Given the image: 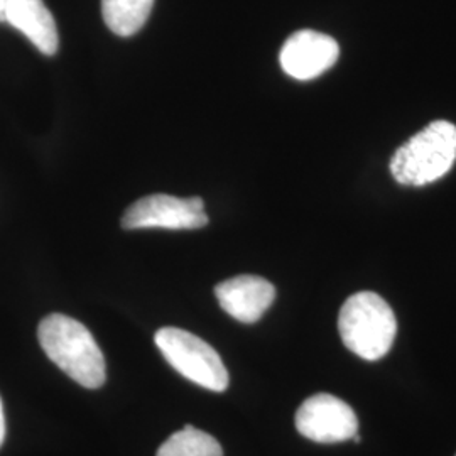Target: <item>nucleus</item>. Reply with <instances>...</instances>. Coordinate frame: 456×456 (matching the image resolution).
Segmentation results:
<instances>
[{
    "instance_id": "1",
    "label": "nucleus",
    "mask_w": 456,
    "mask_h": 456,
    "mask_svg": "<svg viewBox=\"0 0 456 456\" xmlns=\"http://www.w3.org/2000/svg\"><path fill=\"white\" fill-rule=\"evenodd\" d=\"M45 354L66 375L86 389L105 384V359L97 340L86 326L66 314H49L37 328Z\"/></svg>"
},
{
    "instance_id": "2",
    "label": "nucleus",
    "mask_w": 456,
    "mask_h": 456,
    "mask_svg": "<svg viewBox=\"0 0 456 456\" xmlns=\"http://www.w3.org/2000/svg\"><path fill=\"white\" fill-rule=\"evenodd\" d=\"M456 161V127L435 120L392 156V176L404 186H424L443 178Z\"/></svg>"
},
{
    "instance_id": "3",
    "label": "nucleus",
    "mask_w": 456,
    "mask_h": 456,
    "mask_svg": "<svg viewBox=\"0 0 456 456\" xmlns=\"http://www.w3.org/2000/svg\"><path fill=\"white\" fill-rule=\"evenodd\" d=\"M338 330L350 352L360 359L375 362L389 354L397 333V320L379 294L362 291L343 303Z\"/></svg>"
},
{
    "instance_id": "4",
    "label": "nucleus",
    "mask_w": 456,
    "mask_h": 456,
    "mask_svg": "<svg viewBox=\"0 0 456 456\" xmlns=\"http://www.w3.org/2000/svg\"><path fill=\"white\" fill-rule=\"evenodd\" d=\"M154 342L169 365L188 380L213 392L227 389V367L212 345L186 330L173 326L158 330Z\"/></svg>"
},
{
    "instance_id": "5",
    "label": "nucleus",
    "mask_w": 456,
    "mask_h": 456,
    "mask_svg": "<svg viewBox=\"0 0 456 456\" xmlns=\"http://www.w3.org/2000/svg\"><path fill=\"white\" fill-rule=\"evenodd\" d=\"M208 225L205 201L200 196L178 198L171 195H149L137 200L122 216L126 230L166 228L196 230Z\"/></svg>"
},
{
    "instance_id": "6",
    "label": "nucleus",
    "mask_w": 456,
    "mask_h": 456,
    "mask_svg": "<svg viewBox=\"0 0 456 456\" xmlns=\"http://www.w3.org/2000/svg\"><path fill=\"white\" fill-rule=\"evenodd\" d=\"M296 429L316 443H342L359 433V419L346 403L331 394H316L296 412Z\"/></svg>"
},
{
    "instance_id": "7",
    "label": "nucleus",
    "mask_w": 456,
    "mask_h": 456,
    "mask_svg": "<svg viewBox=\"0 0 456 456\" xmlns=\"http://www.w3.org/2000/svg\"><path fill=\"white\" fill-rule=\"evenodd\" d=\"M340 56L338 43L328 34L303 29L291 34L281 49L279 61L286 75L308 82L323 75Z\"/></svg>"
},
{
    "instance_id": "8",
    "label": "nucleus",
    "mask_w": 456,
    "mask_h": 456,
    "mask_svg": "<svg viewBox=\"0 0 456 456\" xmlns=\"http://www.w3.org/2000/svg\"><path fill=\"white\" fill-rule=\"evenodd\" d=\"M215 296L222 306L240 323H256L276 299V288L264 277L237 276L220 282Z\"/></svg>"
},
{
    "instance_id": "9",
    "label": "nucleus",
    "mask_w": 456,
    "mask_h": 456,
    "mask_svg": "<svg viewBox=\"0 0 456 456\" xmlns=\"http://www.w3.org/2000/svg\"><path fill=\"white\" fill-rule=\"evenodd\" d=\"M2 22L24 34L43 54H56L60 46L58 28L43 0H12Z\"/></svg>"
},
{
    "instance_id": "10",
    "label": "nucleus",
    "mask_w": 456,
    "mask_h": 456,
    "mask_svg": "<svg viewBox=\"0 0 456 456\" xmlns=\"http://www.w3.org/2000/svg\"><path fill=\"white\" fill-rule=\"evenodd\" d=\"M154 0H102L107 28L122 37L139 33L151 16Z\"/></svg>"
},
{
    "instance_id": "11",
    "label": "nucleus",
    "mask_w": 456,
    "mask_h": 456,
    "mask_svg": "<svg viewBox=\"0 0 456 456\" xmlns=\"http://www.w3.org/2000/svg\"><path fill=\"white\" fill-rule=\"evenodd\" d=\"M156 456H224V450L212 435L186 426L164 441Z\"/></svg>"
},
{
    "instance_id": "12",
    "label": "nucleus",
    "mask_w": 456,
    "mask_h": 456,
    "mask_svg": "<svg viewBox=\"0 0 456 456\" xmlns=\"http://www.w3.org/2000/svg\"><path fill=\"white\" fill-rule=\"evenodd\" d=\"M5 438V416H4V406H2V399H0V446Z\"/></svg>"
},
{
    "instance_id": "13",
    "label": "nucleus",
    "mask_w": 456,
    "mask_h": 456,
    "mask_svg": "<svg viewBox=\"0 0 456 456\" xmlns=\"http://www.w3.org/2000/svg\"><path fill=\"white\" fill-rule=\"evenodd\" d=\"M11 2H12V0H0V20H2V17L5 14V11H7V7H9Z\"/></svg>"
}]
</instances>
